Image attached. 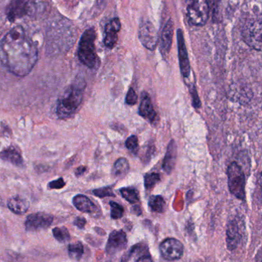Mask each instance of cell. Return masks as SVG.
Returning a JSON list of instances; mask_svg holds the SVG:
<instances>
[{
  "mask_svg": "<svg viewBox=\"0 0 262 262\" xmlns=\"http://www.w3.org/2000/svg\"><path fill=\"white\" fill-rule=\"evenodd\" d=\"M0 60L16 76H26L38 60V49L21 26L6 34L0 45Z\"/></svg>",
  "mask_w": 262,
  "mask_h": 262,
  "instance_id": "cell-1",
  "label": "cell"
},
{
  "mask_svg": "<svg viewBox=\"0 0 262 262\" xmlns=\"http://www.w3.org/2000/svg\"><path fill=\"white\" fill-rule=\"evenodd\" d=\"M83 82L74 83L62 94L57 103V115L62 119L72 116L79 107L83 98Z\"/></svg>",
  "mask_w": 262,
  "mask_h": 262,
  "instance_id": "cell-2",
  "label": "cell"
},
{
  "mask_svg": "<svg viewBox=\"0 0 262 262\" xmlns=\"http://www.w3.org/2000/svg\"><path fill=\"white\" fill-rule=\"evenodd\" d=\"M95 32L93 29H88L83 33L78 46V55L80 61L89 69L96 67L98 63L95 47Z\"/></svg>",
  "mask_w": 262,
  "mask_h": 262,
  "instance_id": "cell-3",
  "label": "cell"
},
{
  "mask_svg": "<svg viewBox=\"0 0 262 262\" xmlns=\"http://www.w3.org/2000/svg\"><path fill=\"white\" fill-rule=\"evenodd\" d=\"M227 173L231 193L239 200H244L246 198V178L241 166L233 162L229 165Z\"/></svg>",
  "mask_w": 262,
  "mask_h": 262,
  "instance_id": "cell-4",
  "label": "cell"
},
{
  "mask_svg": "<svg viewBox=\"0 0 262 262\" xmlns=\"http://www.w3.org/2000/svg\"><path fill=\"white\" fill-rule=\"evenodd\" d=\"M188 18L195 26L206 25L209 19V6L208 0H186Z\"/></svg>",
  "mask_w": 262,
  "mask_h": 262,
  "instance_id": "cell-5",
  "label": "cell"
},
{
  "mask_svg": "<svg viewBox=\"0 0 262 262\" xmlns=\"http://www.w3.org/2000/svg\"><path fill=\"white\" fill-rule=\"evenodd\" d=\"M243 39L246 44L255 50H261V18L248 21L243 27Z\"/></svg>",
  "mask_w": 262,
  "mask_h": 262,
  "instance_id": "cell-6",
  "label": "cell"
},
{
  "mask_svg": "<svg viewBox=\"0 0 262 262\" xmlns=\"http://www.w3.org/2000/svg\"><path fill=\"white\" fill-rule=\"evenodd\" d=\"M138 38L144 47L149 50H155L158 45V37L155 26L151 21H145L138 29Z\"/></svg>",
  "mask_w": 262,
  "mask_h": 262,
  "instance_id": "cell-7",
  "label": "cell"
},
{
  "mask_svg": "<svg viewBox=\"0 0 262 262\" xmlns=\"http://www.w3.org/2000/svg\"><path fill=\"white\" fill-rule=\"evenodd\" d=\"M160 252L163 258L167 261L180 259L184 253L183 243L175 238H167L160 245Z\"/></svg>",
  "mask_w": 262,
  "mask_h": 262,
  "instance_id": "cell-8",
  "label": "cell"
},
{
  "mask_svg": "<svg viewBox=\"0 0 262 262\" xmlns=\"http://www.w3.org/2000/svg\"><path fill=\"white\" fill-rule=\"evenodd\" d=\"M53 217L49 214L38 212L29 215L25 222L26 229L29 232L43 230L52 225Z\"/></svg>",
  "mask_w": 262,
  "mask_h": 262,
  "instance_id": "cell-9",
  "label": "cell"
},
{
  "mask_svg": "<svg viewBox=\"0 0 262 262\" xmlns=\"http://www.w3.org/2000/svg\"><path fill=\"white\" fill-rule=\"evenodd\" d=\"M177 41H178V59H179L181 73L184 78H189L191 72L190 62H189L184 35L181 29H178L177 31Z\"/></svg>",
  "mask_w": 262,
  "mask_h": 262,
  "instance_id": "cell-10",
  "label": "cell"
},
{
  "mask_svg": "<svg viewBox=\"0 0 262 262\" xmlns=\"http://www.w3.org/2000/svg\"><path fill=\"white\" fill-rule=\"evenodd\" d=\"M32 6L28 0H12L6 9V15L10 21L26 16L30 12Z\"/></svg>",
  "mask_w": 262,
  "mask_h": 262,
  "instance_id": "cell-11",
  "label": "cell"
},
{
  "mask_svg": "<svg viewBox=\"0 0 262 262\" xmlns=\"http://www.w3.org/2000/svg\"><path fill=\"white\" fill-rule=\"evenodd\" d=\"M127 243V237L124 231H113L108 240L106 248V253L109 255H115L126 249Z\"/></svg>",
  "mask_w": 262,
  "mask_h": 262,
  "instance_id": "cell-12",
  "label": "cell"
},
{
  "mask_svg": "<svg viewBox=\"0 0 262 262\" xmlns=\"http://www.w3.org/2000/svg\"><path fill=\"white\" fill-rule=\"evenodd\" d=\"M174 35V24L172 19L166 23L160 38V51L163 57L168 56L172 47Z\"/></svg>",
  "mask_w": 262,
  "mask_h": 262,
  "instance_id": "cell-13",
  "label": "cell"
},
{
  "mask_svg": "<svg viewBox=\"0 0 262 262\" xmlns=\"http://www.w3.org/2000/svg\"><path fill=\"white\" fill-rule=\"evenodd\" d=\"M121 29V21L118 18L111 20L106 27L105 46L109 49H112L118 41V33Z\"/></svg>",
  "mask_w": 262,
  "mask_h": 262,
  "instance_id": "cell-14",
  "label": "cell"
},
{
  "mask_svg": "<svg viewBox=\"0 0 262 262\" xmlns=\"http://www.w3.org/2000/svg\"><path fill=\"white\" fill-rule=\"evenodd\" d=\"M138 114L143 118L149 120L150 122H153L156 118V112L154 110L150 97L146 92H143L142 95V101L138 109Z\"/></svg>",
  "mask_w": 262,
  "mask_h": 262,
  "instance_id": "cell-15",
  "label": "cell"
},
{
  "mask_svg": "<svg viewBox=\"0 0 262 262\" xmlns=\"http://www.w3.org/2000/svg\"><path fill=\"white\" fill-rule=\"evenodd\" d=\"M177 157V146L175 140H172L167 148L164 160H163V170L167 174L172 173L175 166Z\"/></svg>",
  "mask_w": 262,
  "mask_h": 262,
  "instance_id": "cell-16",
  "label": "cell"
},
{
  "mask_svg": "<svg viewBox=\"0 0 262 262\" xmlns=\"http://www.w3.org/2000/svg\"><path fill=\"white\" fill-rule=\"evenodd\" d=\"M8 207L14 213L22 215L27 212L29 208V203L27 200L22 197H12L8 201Z\"/></svg>",
  "mask_w": 262,
  "mask_h": 262,
  "instance_id": "cell-17",
  "label": "cell"
},
{
  "mask_svg": "<svg viewBox=\"0 0 262 262\" xmlns=\"http://www.w3.org/2000/svg\"><path fill=\"white\" fill-rule=\"evenodd\" d=\"M73 204L78 210L86 213L95 212V206L90 199L84 195H77L73 198Z\"/></svg>",
  "mask_w": 262,
  "mask_h": 262,
  "instance_id": "cell-18",
  "label": "cell"
},
{
  "mask_svg": "<svg viewBox=\"0 0 262 262\" xmlns=\"http://www.w3.org/2000/svg\"><path fill=\"white\" fill-rule=\"evenodd\" d=\"M0 158L17 166H22L23 165V157L18 151L12 146L0 152Z\"/></svg>",
  "mask_w": 262,
  "mask_h": 262,
  "instance_id": "cell-19",
  "label": "cell"
},
{
  "mask_svg": "<svg viewBox=\"0 0 262 262\" xmlns=\"http://www.w3.org/2000/svg\"><path fill=\"white\" fill-rule=\"evenodd\" d=\"M239 239L238 226L235 222H231L227 229V243L229 249L230 250L236 249Z\"/></svg>",
  "mask_w": 262,
  "mask_h": 262,
  "instance_id": "cell-20",
  "label": "cell"
},
{
  "mask_svg": "<svg viewBox=\"0 0 262 262\" xmlns=\"http://www.w3.org/2000/svg\"><path fill=\"white\" fill-rule=\"evenodd\" d=\"M129 161L126 158H119L114 164L112 173L117 178H123L129 171Z\"/></svg>",
  "mask_w": 262,
  "mask_h": 262,
  "instance_id": "cell-21",
  "label": "cell"
},
{
  "mask_svg": "<svg viewBox=\"0 0 262 262\" xmlns=\"http://www.w3.org/2000/svg\"><path fill=\"white\" fill-rule=\"evenodd\" d=\"M68 252H69V257L72 259L78 261L83 256V253H84L83 245L80 242H77V243L69 245V246H68Z\"/></svg>",
  "mask_w": 262,
  "mask_h": 262,
  "instance_id": "cell-22",
  "label": "cell"
},
{
  "mask_svg": "<svg viewBox=\"0 0 262 262\" xmlns=\"http://www.w3.org/2000/svg\"><path fill=\"white\" fill-rule=\"evenodd\" d=\"M149 206L152 212L161 213L164 211V199L161 195H152L149 199Z\"/></svg>",
  "mask_w": 262,
  "mask_h": 262,
  "instance_id": "cell-23",
  "label": "cell"
},
{
  "mask_svg": "<svg viewBox=\"0 0 262 262\" xmlns=\"http://www.w3.org/2000/svg\"><path fill=\"white\" fill-rule=\"evenodd\" d=\"M120 192L123 198L132 204H135L139 201L138 191L134 188H123L120 189Z\"/></svg>",
  "mask_w": 262,
  "mask_h": 262,
  "instance_id": "cell-24",
  "label": "cell"
},
{
  "mask_svg": "<svg viewBox=\"0 0 262 262\" xmlns=\"http://www.w3.org/2000/svg\"><path fill=\"white\" fill-rule=\"evenodd\" d=\"M53 236L57 241L61 243H65L70 239V234L69 231L65 227H56L52 230Z\"/></svg>",
  "mask_w": 262,
  "mask_h": 262,
  "instance_id": "cell-25",
  "label": "cell"
},
{
  "mask_svg": "<svg viewBox=\"0 0 262 262\" xmlns=\"http://www.w3.org/2000/svg\"><path fill=\"white\" fill-rule=\"evenodd\" d=\"M161 180V176L158 173H150L145 176V187L146 189H152Z\"/></svg>",
  "mask_w": 262,
  "mask_h": 262,
  "instance_id": "cell-26",
  "label": "cell"
},
{
  "mask_svg": "<svg viewBox=\"0 0 262 262\" xmlns=\"http://www.w3.org/2000/svg\"><path fill=\"white\" fill-rule=\"evenodd\" d=\"M109 204L111 206V218L113 220L121 219L124 215V209L123 206L113 201H111Z\"/></svg>",
  "mask_w": 262,
  "mask_h": 262,
  "instance_id": "cell-27",
  "label": "cell"
},
{
  "mask_svg": "<svg viewBox=\"0 0 262 262\" xmlns=\"http://www.w3.org/2000/svg\"><path fill=\"white\" fill-rule=\"evenodd\" d=\"M126 146L132 154H137L138 151V137L135 135H132L126 140Z\"/></svg>",
  "mask_w": 262,
  "mask_h": 262,
  "instance_id": "cell-28",
  "label": "cell"
},
{
  "mask_svg": "<svg viewBox=\"0 0 262 262\" xmlns=\"http://www.w3.org/2000/svg\"><path fill=\"white\" fill-rule=\"evenodd\" d=\"M93 194L99 198H105V197L115 196L113 193L112 187L110 186H106V187L99 188V189H94Z\"/></svg>",
  "mask_w": 262,
  "mask_h": 262,
  "instance_id": "cell-29",
  "label": "cell"
},
{
  "mask_svg": "<svg viewBox=\"0 0 262 262\" xmlns=\"http://www.w3.org/2000/svg\"><path fill=\"white\" fill-rule=\"evenodd\" d=\"M137 101H138V95L135 90L131 88L126 95V103L129 105H135Z\"/></svg>",
  "mask_w": 262,
  "mask_h": 262,
  "instance_id": "cell-30",
  "label": "cell"
},
{
  "mask_svg": "<svg viewBox=\"0 0 262 262\" xmlns=\"http://www.w3.org/2000/svg\"><path fill=\"white\" fill-rule=\"evenodd\" d=\"M190 93L192 95V101H193V106L195 108H199L201 106V101H200L199 97H198V92H197L196 89L195 85H192L190 88Z\"/></svg>",
  "mask_w": 262,
  "mask_h": 262,
  "instance_id": "cell-31",
  "label": "cell"
},
{
  "mask_svg": "<svg viewBox=\"0 0 262 262\" xmlns=\"http://www.w3.org/2000/svg\"><path fill=\"white\" fill-rule=\"evenodd\" d=\"M65 185H66V183H65L63 179L60 178L58 180H54V181L49 183V189H62V188L64 187Z\"/></svg>",
  "mask_w": 262,
  "mask_h": 262,
  "instance_id": "cell-32",
  "label": "cell"
},
{
  "mask_svg": "<svg viewBox=\"0 0 262 262\" xmlns=\"http://www.w3.org/2000/svg\"><path fill=\"white\" fill-rule=\"evenodd\" d=\"M86 224V219L83 218V217H77V218L75 219V221H74V225L80 229H84Z\"/></svg>",
  "mask_w": 262,
  "mask_h": 262,
  "instance_id": "cell-33",
  "label": "cell"
},
{
  "mask_svg": "<svg viewBox=\"0 0 262 262\" xmlns=\"http://www.w3.org/2000/svg\"><path fill=\"white\" fill-rule=\"evenodd\" d=\"M135 262H153V261H152V257H151L150 255H146L140 257Z\"/></svg>",
  "mask_w": 262,
  "mask_h": 262,
  "instance_id": "cell-34",
  "label": "cell"
},
{
  "mask_svg": "<svg viewBox=\"0 0 262 262\" xmlns=\"http://www.w3.org/2000/svg\"><path fill=\"white\" fill-rule=\"evenodd\" d=\"M86 171V166H79V167L77 168L76 170H75V175L77 177H80V176L84 174V172Z\"/></svg>",
  "mask_w": 262,
  "mask_h": 262,
  "instance_id": "cell-35",
  "label": "cell"
}]
</instances>
